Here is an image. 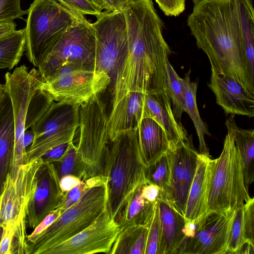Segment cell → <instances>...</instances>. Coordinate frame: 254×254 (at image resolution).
I'll return each instance as SVG.
<instances>
[{
	"label": "cell",
	"mask_w": 254,
	"mask_h": 254,
	"mask_svg": "<svg viewBox=\"0 0 254 254\" xmlns=\"http://www.w3.org/2000/svg\"><path fill=\"white\" fill-rule=\"evenodd\" d=\"M123 11L128 49L110 89L111 109L130 92L169 94L167 65L171 51L163 35L164 23L152 0H131Z\"/></svg>",
	"instance_id": "obj_1"
},
{
	"label": "cell",
	"mask_w": 254,
	"mask_h": 254,
	"mask_svg": "<svg viewBox=\"0 0 254 254\" xmlns=\"http://www.w3.org/2000/svg\"><path fill=\"white\" fill-rule=\"evenodd\" d=\"M197 47L206 55L211 72L232 76L254 94L233 0H200L187 20Z\"/></svg>",
	"instance_id": "obj_2"
},
{
	"label": "cell",
	"mask_w": 254,
	"mask_h": 254,
	"mask_svg": "<svg viewBox=\"0 0 254 254\" xmlns=\"http://www.w3.org/2000/svg\"><path fill=\"white\" fill-rule=\"evenodd\" d=\"M141 155L137 129L122 132L110 141L106 152L104 175L107 178V208L119 223L131 194L148 183Z\"/></svg>",
	"instance_id": "obj_3"
},
{
	"label": "cell",
	"mask_w": 254,
	"mask_h": 254,
	"mask_svg": "<svg viewBox=\"0 0 254 254\" xmlns=\"http://www.w3.org/2000/svg\"><path fill=\"white\" fill-rule=\"evenodd\" d=\"M227 133L219 157L215 159L207 213L233 210L251 197L244 179L243 167L235 142L237 124L234 115L225 122Z\"/></svg>",
	"instance_id": "obj_4"
},
{
	"label": "cell",
	"mask_w": 254,
	"mask_h": 254,
	"mask_svg": "<svg viewBox=\"0 0 254 254\" xmlns=\"http://www.w3.org/2000/svg\"><path fill=\"white\" fill-rule=\"evenodd\" d=\"M107 178L104 176L89 188L78 201L27 243L25 254H48L52 248L92 224L107 206Z\"/></svg>",
	"instance_id": "obj_5"
},
{
	"label": "cell",
	"mask_w": 254,
	"mask_h": 254,
	"mask_svg": "<svg viewBox=\"0 0 254 254\" xmlns=\"http://www.w3.org/2000/svg\"><path fill=\"white\" fill-rule=\"evenodd\" d=\"M56 0H34L26 20L25 52L38 67L57 43L79 18Z\"/></svg>",
	"instance_id": "obj_6"
},
{
	"label": "cell",
	"mask_w": 254,
	"mask_h": 254,
	"mask_svg": "<svg viewBox=\"0 0 254 254\" xmlns=\"http://www.w3.org/2000/svg\"><path fill=\"white\" fill-rule=\"evenodd\" d=\"M80 137L76 146L83 166V180L104 175L106 152L110 142L108 115L99 94L79 108Z\"/></svg>",
	"instance_id": "obj_7"
},
{
	"label": "cell",
	"mask_w": 254,
	"mask_h": 254,
	"mask_svg": "<svg viewBox=\"0 0 254 254\" xmlns=\"http://www.w3.org/2000/svg\"><path fill=\"white\" fill-rule=\"evenodd\" d=\"M67 64L95 70V34L91 23L85 17L74 23L37 68L45 81L60 67Z\"/></svg>",
	"instance_id": "obj_8"
},
{
	"label": "cell",
	"mask_w": 254,
	"mask_h": 254,
	"mask_svg": "<svg viewBox=\"0 0 254 254\" xmlns=\"http://www.w3.org/2000/svg\"><path fill=\"white\" fill-rule=\"evenodd\" d=\"M79 106L64 101L53 102L32 127L34 138L26 149L24 163L41 158L60 145L73 141L79 126Z\"/></svg>",
	"instance_id": "obj_9"
},
{
	"label": "cell",
	"mask_w": 254,
	"mask_h": 254,
	"mask_svg": "<svg viewBox=\"0 0 254 254\" xmlns=\"http://www.w3.org/2000/svg\"><path fill=\"white\" fill-rule=\"evenodd\" d=\"M111 84V78L103 71L92 70L74 64L64 65L46 81L41 89L54 101L80 106L91 97L104 91Z\"/></svg>",
	"instance_id": "obj_10"
},
{
	"label": "cell",
	"mask_w": 254,
	"mask_h": 254,
	"mask_svg": "<svg viewBox=\"0 0 254 254\" xmlns=\"http://www.w3.org/2000/svg\"><path fill=\"white\" fill-rule=\"evenodd\" d=\"M4 78L3 85L10 95L14 118L15 144L9 173L13 176L26 157L23 136L28 103L36 91L41 89L43 81L38 69L33 68L29 71L25 65L17 67L12 73L6 72Z\"/></svg>",
	"instance_id": "obj_11"
},
{
	"label": "cell",
	"mask_w": 254,
	"mask_h": 254,
	"mask_svg": "<svg viewBox=\"0 0 254 254\" xmlns=\"http://www.w3.org/2000/svg\"><path fill=\"white\" fill-rule=\"evenodd\" d=\"M91 25L96 37L95 70L108 74L112 85L117 68L128 49L124 11H103Z\"/></svg>",
	"instance_id": "obj_12"
},
{
	"label": "cell",
	"mask_w": 254,
	"mask_h": 254,
	"mask_svg": "<svg viewBox=\"0 0 254 254\" xmlns=\"http://www.w3.org/2000/svg\"><path fill=\"white\" fill-rule=\"evenodd\" d=\"M235 209L186 222V237L177 254H225Z\"/></svg>",
	"instance_id": "obj_13"
},
{
	"label": "cell",
	"mask_w": 254,
	"mask_h": 254,
	"mask_svg": "<svg viewBox=\"0 0 254 254\" xmlns=\"http://www.w3.org/2000/svg\"><path fill=\"white\" fill-rule=\"evenodd\" d=\"M44 160L39 158L22 164L16 174H7L0 195V223L27 221V211L34 194L37 172Z\"/></svg>",
	"instance_id": "obj_14"
},
{
	"label": "cell",
	"mask_w": 254,
	"mask_h": 254,
	"mask_svg": "<svg viewBox=\"0 0 254 254\" xmlns=\"http://www.w3.org/2000/svg\"><path fill=\"white\" fill-rule=\"evenodd\" d=\"M120 231L119 224L111 217L107 205L92 224L76 235L52 248L48 254H110Z\"/></svg>",
	"instance_id": "obj_15"
},
{
	"label": "cell",
	"mask_w": 254,
	"mask_h": 254,
	"mask_svg": "<svg viewBox=\"0 0 254 254\" xmlns=\"http://www.w3.org/2000/svg\"><path fill=\"white\" fill-rule=\"evenodd\" d=\"M168 153L171 162L170 202L184 216L199 153L193 146L191 135L178 143Z\"/></svg>",
	"instance_id": "obj_16"
},
{
	"label": "cell",
	"mask_w": 254,
	"mask_h": 254,
	"mask_svg": "<svg viewBox=\"0 0 254 254\" xmlns=\"http://www.w3.org/2000/svg\"><path fill=\"white\" fill-rule=\"evenodd\" d=\"M60 178L52 163L44 161L37 172L34 194L27 211V224L34 229L48 215L58 208L64 197Z\"/></svg>",
	"instance_id": "obj_17"
},
{
	"label": "cell",
	"mask_w": 254,
	"mask_h": 254,
	"mask_svg": "<svg viewBox=\"0 0 254 254\" xmlns=\"http://www.w3.org/2000/svg\"><path fill=\"white\" fill-rule=\"evenodd\" d=\"M208 86L226 114L254 116V94L234 77L211 72Z\"/></svg>",
	"instance_id": "obj_18"
},
{
	"label": "cell",
	"mask_w": 254,
	"mask_h": 254,
	"mask_svg": "<svg viewBox=\"0 0 254 254\" xmlns=\"http://www.w3.org/2000/svg\"><path fill=\"white\" fill-rule=\"evenodd\" d=\"M215 159L199 153L195 174L190 189L184 217L193 223L204 216L208 209V199Z\"/></svg>",
	"instance_id": "obj_19"
},
{
	"label": "cell",
	"mask_w": 254,
	"mask_h": 254,
	"mask_svg": "<svg viewBox=\"0 0 254 254\" xmlns=\"http://www.w3.org/2000/svg\"><path fill=\"white\" fill-rule=\"evenodd\" d=\"M143 100V118L152 119L163 128L170 149L188 137L186 130L183 126L179 125L174 116L170 99L167 92L144 93Z\"/></svg>",
	"instance_id": "obj_20"
},
{
	"label": "cell",
	"mask_w": 254,
	"mask_h": 254,
	"mask_svg": "<svg viewBox=\"0 0 254 254\" xmlns=\"http://www.w3.org/2000/svg\"><path fill=\"white\" fill-rule=\"evenodd\" d=\"M161 237L160 254H177L186 237V221L169 200H158Z\"/></svg>",
	"instance_id": "obj_21"
},
{
	"label": "cell",
	"mask_w": 254,
	"mask_h": 254,
	"mask_svg": "<svg viewBox=\"0 0 254 254\" xmlns=\"http://www.w3.org/2000/svg\"><path fill=\"white\" fill-rule=\"evenodd\" d=\"M143 94L129 93L111 109L107 121L110 141L123 131L138 129L143 119Z\"/></svg>",
	"instance_id": "obj_22"
},
{
	"label": "cell",
	"mask_w": 254,
	"mask_h": 254,
	"mask_svg": "<svg viewBox=\"0 0 254 254\" xmlns=\"http://www.w3.org/2000/svg\"><path fill=\"white\" fill-rule=\"evenodd\" d=\"M14 144L12 103L10 95L4 86V91L0 99V195L11 168Z\"/></svg>",
	"instance_id": "obj_23"
},
{
	"label": "cell",
	"mask_w": 254,
	"mask_h": 254,
	"mask_svg": "<svg viewBox=\"0 0 254 254\" xmlns=\"http://www.w3.org/2000/svg\"><path fill=\"white\" fill-rule=\"evenodd\" d=\"M137 131L140 149L146 167L153 163L170 149L164 130L152 119L143 118Z\"/></svg>",
	"instance_id": "obj_24"
},
{
	"label": "cell",
	"mask_w": 254,
	"mask_h": 254,
	"mask_svg": "<svg viewBox=\"0 0 254 254\" xmlns=\"http://www.w3.org/2000/svg\"><path fill=\"white\" fill-rule=\"evenodd\" d=\"M249 70L254 78V8L253 0H233Z\"/></svg>",
	"instance_id": "obj_25"
},
{
	"label": "cell",
	"mask_w": 254,
	"mask_h": 254,
	"mask_svg": "<svg viewBox=\"0 0 254 254\" xmlns=\"http://www.w3.org/2000/svg\"><path fill=\"white\" fill-rule=\"evenodd\" d=\"M142 187H138L128 198L118 223L121 228L129 225H147L150 221L157 201L151 203L143 197Z\"/></svg>",
	"instance_id": "obj_26"
},
{
	"label": "cell",
	"mask_w": 254,
	"mask_h": 254,
	"mask_svg": "<svg viewBox=\"0 0 254 254\" xmlns=\"http://www.w3.org/2000/svg\"><path fill=\"white\" fill-rule=\"evenodd\" d=\"M190 70L185 74V77L182 78L186 113L193 122L196 131L199 141L198 153L210 155L205 136H210V133L207 125L200 118L196 100L197 83L190 80Z\"/></svg>",
	"instance_id": "obj_27"
},
{
	"label": "cell",
	"mask_w": 254,
	"mask_h": 254,
	"mask_svg": "<svg viewBox=\"0 0 254 254\" xmlns=\"http://www.w3.org/2000/svg\"><path fill=\"white\" fill-rule=\"evenodd\" d=\"M147 225H129L121 228L111 254H144Z\"/></svg>",
	"instance_id": "obj_28"
},
{
	"label": "cell",
	"mask_w": 254,
	"mask_h": 254,
	"mask_svg": "<svg viewBox=\"0 0 254 254\" xmlns=\"http://www.w3.org/2000/svg\"><path fill=\"white\" fill-rule=\"evenodd\" d=\"M25 51V28L0 38V70L13 68L19 63Z\"/></svg>",
	"instance_id": "obj_29"
},
{
	"label": "cell",
	"mask_w": 254,
	"mask_h": 254,
	"mask_svg": "<svg viewBox=\"0 0 254 254\" xmlns=\"http://www.w3.org/2000/svg\"><path fill=\"white\" fill-rule=\"evenodd\" d=\"M235 142L241 156L245 183L248 189L254 181V130L241 128L237 126Z\"/></svg>",
	"instance_id": "obj_30"
},
{
	"label": "cell",
	"mask_w": 254,
	"mask_h": 254,
	"mask_svg": "<svg viewBox=\"0 0 254 254\" xmlns=\"http://www.w3.org/2000/svg\"><path fill=\"white\" fill-rule=\"evenodd\" d=\"M27 221L8 222L3 225L0 254H25Z\"/></svg>",
	"instance_id": "obj_31"
},
{
	"label": "cell",
	"mask_w": 254,
	"mask_h": 254,
	"mask_svg": "<svg viewBox=\"0 0 254 254\" xmlns=\"http://www.w3.org/2000/svg\"><path fill=\"white\" fill-rule=\"evenodd\" d=\"M147 182L156 186L162 196L171 198V162L168 152L146 168Z\"/></svg>",
	"instance_id": "obj_32"
},
{
	"label": "cell",
	"mask_w": 254,
	"mask_h": 254,
	"mask_svg": "<svg viewBox=\"0 0 254 254\" xmlns=\"http://www.w3.org/2000/svg\"><path fill=\"white\" fill-rule=\"evenodd\" d=\"M167 80L169 97L174 116L182 126V114L186 112L182 78L177 74L169 61L167 65Z\"/></svg>",
	"instance_id": "obj_33"
},
{
	"label": "cell",
	"mask_w": 254,
	"mask_h": 254,
	"mask_svg": "<svg viewBox=\"0 0 254 254\" xmlns=\"http://www.w3.org/2000/svg\"><path fill=\"white\" fill-rule=\"evenodd\" d=\"M59 178L71 175L83 179V166L78 155L76 146L73 141L69 143L68 147L61 158L52 162Z\"/></svg>",
	"instance_id": "obj_34"
},
{
	"label": "cell",
	"mask_w": 254,
	"mask_h": 254,
	"mask_svg": "<svg viewBox=\"0 0 254 254\" xmlns=\"http://www.w3.org/2000/svg\"><path fill=\"white\" fill-rule=\"evenodd\" d=\"M53 102L51 97L45 91L37 90L28 103L25 129L32 127L47 112Z\"/></svg>",
	"instance_id": "obj_35"
},
{
	"label": "cell",
	"mask_w": 254,
	"mask_h": 254,
	"mask_svg": "<svg viewBox=\"0 0 254 254\" xmlns=\"http://www.w3.org/2000/svg\"><path fill=\"white\" fill-rule=\"evenodd\" d=\"M246 243L244 236L242 206L235 209L225 254H241L243 247Z\"/></svg>",
	"instance_id": "obj_36"
},
{
	"label": "cell",
	"mask_w": 254,
	"mask_h": 254,
	"mask_svg": "<svg viewBox=\"0 0 254 254\" xmlns=\"http://www.w3.org/2000/svg\"><path fill=\"white\" fill-rule=\"evenodd\" d=\"M147 227L144 254H160L161 231L158 200L155 203L152 217Z\"/></svg>",
	"instance_id": "obj_37"
},
{
	"label": "cell",
	"mask_w": 254,
	"mask_h": 254,
	"mask_svg": "<svg viewBox=\"0 0 254 254\" xmlns=\"http://www.w3.org/2000/svg\"><path fill=\"white\" fill-rule=\"evenodd\" d=\"M104 176L101 175L83 180L78 185L65 192L64 197L58 207L60 209L61 214L78 201L89 188L100 182Z\"/></svg>",
	"instance_id": "obj_38"
},
{
	"label": "cell",
	"mask_w": 254,
	"mask_h": 254,
	"mask_svg": "<svg viewBox=\"0 0 254 254\" xmlns=\"http://www.w3.org/2000/svg\"><path fill=\"white\" fill-rule=\"evenodd\" d=\"M78 16L92 15L96 17L103 11L88 0H56Z\"/></svg>",
	"instance_id": "obj_39"
},
{
	"label": "cell",
	"mask_w": 254,
	"mask_h": 254,
	"mask_svg": "<svg viewBox=\"0 0 254 254\" xmlns=\"http://www.w3.org/2000/svg\"><path fill=\"white\" fill-rule=\"evenodd\" d=\"M28 10H23L20 0H0V22L23 19Z\"/></svg>",
	"instance_id": "obj_40"
},
{
	"label": "cell",
	"mask_w": 254,
	"mask_h": 254,
	"mask_svg": "<svg viewBox=\"0 0 254 254\" xmlns=\"http://www.w3.org/2000/svg\"><path fill=\"white\" fill-rule=\"evenodd\" d=\"M243 225L246 242L254 244V197H250L243 205Z\"/></svg>",
	"instance_id": "obj_41"
},
{
	"label": "cell",
	"mask_w": 254,
	"mask_h": 254,
	"mask_svg": "<svg viewBox=\"0 0 254 254\" xmlns=\"http://www.w3.org/2000/svg\"><path fill=\"white\" fill-rule=\"evenodd\" d=\"M167 16H177L185 9L186 0H155Z\"/></svg>",
	"instance_id": "obj_42"
},
{
	"label": "cell",
	"mask_w": 254,
	"mask_h": 254,
	"mask_svg": "<svg viewBox=\"0 0 254 254\" xmlns=\"http://www.w3.org/2000/svg\"><path fill=\"white\" fill-rule=\"evenodd\" d=\"M61 214L60 209L58 208L54 211L48 215L34 229L32 233L26 236L27 243H29L49 227Z\"/></svg>",
	"instance_id": "obj_43"
},
{
	"label": "cell",
	"mask_w": 254,
	"mask_h": 254,
	"mask_svg": "<svg viewBox=\"0 0 254 254\" xmlns=\"http://www.w3.org/2000/svg\"><path fill=\"white\" fill-rule=\"evenodd\" d=\"M142 194L145 199L153 203L161 197L159 189L155 185L148 182L143 185Z\"/></svg>",
	"instance_id": "obj_44"
},
{
	"label": "cell",
	"mask_w": 254,
	"mask_h": 254,
	"mask_svg": "<svg viewBox=\"0 0 254 254\" xmlns=\"http://www.w3.org/2000/svg\"><path fill=\"white\" fill-rule=\"evenodd\" d=\"M69 143L63 144L53 148L48 151L41 158L44 161L50 163L57 160L64 154L68 147Z\"/></svg>",
	"instance_id": "obj_45"
},
{
	"label": "cell",
	"mask_w": 254,
	"mask_h": 254,
	"mask_svg": "<svg viewBox=\"0 0 254 254\" xmlns=\"http://www.w3.org/2000/svg\"><path fill=\"white\" fill-rule=\"evenodd\" d=\"M82 180L78 177L71 175H66L60 179V185L62 191L65 193L78 185Z\"/></svg>",
	"instance_id": "obj_46"
},
{
	"label": "cell",
	"mask_w": 254,
	"mask_h": 254,
	"mask_svg": "<svg viewBox=\"0 0 254 254\" xmlns=\"http://www.w3.org/2000/svg\"><path fill=\"white\" fill-rule=\"evenodd\" d=\"M105 5V11H123L131 0H102Z\"/></svg>",
	"instance_id": "obj_47"
},
{
	"label": "cell",
	"mask_w": 254,
	"mask_h": 254,
	"mask_svg": "<svg viewBox=\"0 0 254 254\" xmlns=\"http://www.w3.org/2000/svg\"><path fill=\"white\" fill-rule=\"evenodd\" d=\"M16 30V24L12 21L0 22V38Z\"/></svg>",
	"instance_id": "obj_48"
},
{
	"label": "cell",
	"mask_w": 254,
	"mask_h": 254,
	"mask_svg": "<svg viewBox=\"0 0 254 254\" xmlns=\"http://www.w3.org/2000/svg\"><path fill=\"white\" fill-rule=\"evenodd\" d=\"M34 138V133L32 129H26L24 131L23 136L24 146L26 149L32 143Z\"/></svg>",
	"instance_id": "obj_49"
},
{
	"label": "cell",
	"mask_w": 254,
	"mask_h": 254,
	"mask_svg": "<svg viewBox=\"0 0 254 254\" xmlns=\"http://www.w3.org/2000/svg\"><path fill=\"white\" fill-rule=\"evenodd\" d=\"M95 4L102 11L105 9L104 3L102 0H88Z\"/></svg>",
	"instance_id": "obj_50"
},
{
	"label": "cell",
	"mask_w": 254,
	"mask_h": 254,
	"mask_svg": "<svg viewBox=\"0 0 254 254\" xmlns=\"http://www.w3.org/2000/svg\"><path fill=\"white\" fill-rule=\"evenodd\" d=\"M3 232V225L0 223V243L1 240V238L2 236V234Z\"/></svg>",
	"instance_id": "obj_51"
},
{
	"label": "cell",
	"mask_w": 254,
	"mask_h": 254,
	"mask_svg": "<svg viewBox=\"0 0 254 254\" xmlns=\"http://www.w3.org/2000/svg\"><path fill=\"white\" fill-rule=\"evenodd\" d=\"M4 91V86L3 85L0 83V99Z\"/></svg>",
	"instance_id": "obj_52"
},
{
	"label": "cell",
	"mask_w": 254,
	"mask_h": 254,
	"mask_svg": "<svg viewBox=\"0 0 254 254\" xmlns=\"http://www.w3.org/2000/svg\"><path fill=\"white\" fill-rule=\"evenodd\" d=\"M194 4L196 3L200 0H191Z\"/></svg>",
	"instance_id": "obj_53"
}]
</instances>
